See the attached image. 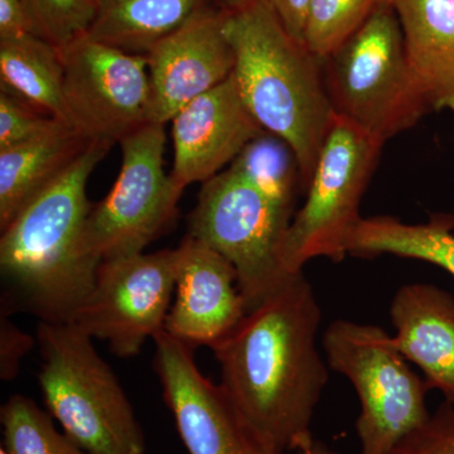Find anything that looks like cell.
Masks as SVG:
<instances>
[{
	"label": "cell",
	"instance_id": "6da1fadb",
	"mask_svg": "<svg viewBox=\"0 0 454 454\" xmlns=\"http://www.w3.org/2000/svg\"><path fill=\"white\" fill-rule=\"evenodd\" d=\"M321 321L315 292L301 273L212 348L221 384L280 454L315 442L313 417L330 378L317 348Z\"/></svg>",
	"mask_w": 454,
	"mask_h": 454
},
{
	"label": "cell",
	"instance_id": "7a4b0ae2",
	"mask_svg": "<svg viewBox=\"0 0 454 454\" xmlns=\"http://www.w3.org/2000/svg\"><path fill=\"white\" fill-rule=\"evenodd\" d=\"M113 145L92 139L70 168L2 230V274L42 322L70 324L94 286L100 262L82 247L92 206L88 182Z\"/></svg>",
	"mask_w": 454,
	"mask_h": 454
},
{
	"label": "cell",
	"instance_id": "3957f363",
	"mask_svg": "<svg viewBox=\"0 0 454 454\" xmlns=\"http://www.w3.org/2000/svg\"><path fill=\"white\" fill-rule=\"evenodd\" d=\"M223 29L245 106L262 130L291 146L306 192L334 118L321 59L286 31L262 0L225 11Z\"/></svg>",
	"mask_w": 454,
	"mask_h": 454
},
{
	"label": "cell",
	"instance_id": "277c9868",
	"mask_svg": "<svg viewBox=\"0 0 454 454\" xmlns=\"http://www.w3.org/2000/svg\"><path fill=\"white\" fill-rule=\"evenodd\" d=\"M44 405L89 454H145V437L127 394L91 337L73 324L38 325Z\"/></svg>",
	"mask_w": 454,
	"mask_h": 454
},
{
	"label": "cell",
	"instance_id": "5b68a950",
	"mask_svg": "<svg viewBox=\"0 0 454 454\" xmlns=\"http://www.w3.org/2000/svg\"><path fill=\"white\" fill-rule=\"evenodd\" d=\"M322 65L334 114L382 143L411 129L430 112L406 59L391 0Z\"/></svg>",
	"mask_w": 454,
	"mask_h": 454
},
{
	"label": "cell",
	"instance_id": "8992f818",
	"mask_svg": "<svg viewBox=\"0 0 454 454\" xmlns=\"http://www.w3.org/2000/svg\"><path fill=\"white\" fill-rule=\"evenodd\" d=\"M325 361L345 376L360 400V454H385L429 418V387L375 325L337 319L324 334Z\"/></svg>",
	"mask_w": 454,
	"mask_h": 454
},
{
	"label": "cell",
	"instance_id": "52a82bcc",
	"mask_svg": "<svg viewBox=\"0 0 454 454\" xmlns=\"http://www.w3.org/2000/svg\"><path fill=\"white\" fill-rule=\"evenodd\" d=\"M384 143L334 114L306 201L293 215L279 247L286 273L301 274L317 258L343 262L363 217L360 205Z\"/></svg>",
	"mask_w": 454,
	"mask_h": 454
},
{
	"label": "cell",
	"instance_id": "ba28073f",
	"mask_svg": "<svg viewBox=\"0 0 454 454\" xmlns=\"http://www.w3.org/2000/svg\"><path fill=\"white\" fill-rule=\"evenodd\" d=\"M293 215L231 168L203 182L191 214L190 235L234 267L247 312L294 277L284 271L279 259Z\"/></svg>",
	"mask_w": 454,
	"mask_h": 454
},
{
	"label": "cell",
	"instance_id": "9c48e42d",
	"mask_svg": "<svg viewBox=\"0 0 454 454\" xmlns=\"http://www.w3.org/2000/svg\"><path fill=\"white\" fill-rule=\"evenodd\" d=\"M164 125L148 122L125 137L121 168L103 201L90 208L82 247L88 258H124L145 249L177 217L184 190L164 170Z\"/></svg>",
	"mask_w": 454,
	"mask_h": 454
},
{
	"label": "cell",
	"instance_id": "30bf717a",
	"mask_svg": "<svg viewBox=\"0 0 454 454\" xmlns=\"http://www.w3.org/2000/svg\"><path fill=\"white\" fill-rule=\"evenodd\" d=\"M176 265V249L104 260L70 324L92 340H106L116 356H136L146 340L164 330Z\"/></svg>",
	"mask_w": 454,
	"mask_h": 454
},
{
	"label": "cell",
	"instance_id": "8fae6325",
	"mask_svg": "<svg viewBox=\"0 0 454 454\" xmlns=\"http://www.w3.org/2000/svg\"><path fill=\"white\" fill-rule=\"evenodd\" d=\"M66 107L74 128L91 139L121 143L149 122L146 56L116 49L88 35L59 49Z\"/></svg>",
	"mask_w": 454,
	"mask_h": 454
},
{
	"label": "cell",
	"instance_id": "7c38bea8",
	"mask_svg": "<svg viewBox=\"0 0 454 454\" xmlns=\"http://www.w3.org/2000/svg\"><path fill=\"white\" fill-rule=\"evenodd\" d=\"M154 369L164 402L190 454H280L245 417L223 384L206 378L193 348L162 331Z\"/></svg>",
	"mask_w": 454,
	"mask_h": 454
},
{
	"label": "cell",
	"instance_id": "4fadbf2b",
	"mask_svg": "<svg viewBox=\"0 0 454 454\" xmlns=\"http://www.w3.org/2000/svg\"><path fill=\"white\" fill-rule=\"evenodd\" d=\"M223 22L225 9H207L146 55L149 122L166 125L182 107L234 73L235 53Z\"/></svg>",
	"mask_w": 454,
	"mask_h": 454
},
{
	"label": "cell",
	"instance_id": "5bb4252c",
	"mask_svg": "<svg viewBox=\"0 0 454 454\" xmlns=\"http://www.w3.org/2000/svg\"><path fill=\"white\" fill-rule=\"evenodd\" d=\"M175 303L164 331L188 346L214 348L247 313L234 267L221 254L188 234L176 249Z\"/></svg>",
	"mask_w": 454,
	"mask_h": 454
},
{
	"label": "cell",
	"instance_id": "9a60e30c",
	"mask_svg": "<svg viewBox=\"0 0 454 454\" xmlns=\"http://www.w3.org/2000/svg\"><path fill=\"white\" fill-rule=\"evenodd\" d=\"M170 122L175 151L170 177L182 190L219 175L265 131L245 106L232 74L182 107Z\"/></svg>",
	"mask_w": 454,
	"mask_h": 454
},
{
	"label": "cell",
	"instance_id": "2e32d148",
	"mask_svg": "<svg viewBox=\"0 0 454 454\" xmlns=\"http://www.w3.org/2000/svg\"><path fill=\"white\" fill-rule=\"evenodd\" d=\"M396 348L415 364L430 390L454 405V297L434 284L400 286L390 304Z\"/></svg>",
	"mask_w": 454,
	"mask_h": 454
},
{
	"label": "cell",
	"instance_id": "e0dca14e",
	"mask_svg": "<svg viewBox=\"0 0 454 454\" xmlns=\"http://www.w3.org/2000/svg\"><path fill=\"white\" fill-rule=\"evenodd\" d=\"M391 3L411 74L430 112H454V0Z\"/></svg>",
	"mask_w": 454,
	"mask_h": 454
},
{
	"label": "cell",
	"instance_id": "ac0fdd59",
	"mask_svg": "<svg viewBox=\"0 0 454 454\" xmlns=\"http://www.w3.org/2000/svg\"><path fill=\"white\" fill-rule=\"evenodd\" d=\"M91 140L62 125L41 138L0 151V230L61 177Z\"/></svg>",
	"mask_w": 454,
	"mask_h": 454
},
{
	"label": "cell",
	"instance_id": "d6986e66",
	"mask_svg": "<svg viewBox=\"0 0 454 454\" xmlns=\"http://www.w3.org/2000/svg\"><path fill=\"white\" fill-rule=\"evenodd\" d=\"M210 8V0H103L86 35L125 52L146 56Z\"/></svg>",
	"mask_w": 454,
	"mask_h": 454
},
{
	"label": "cell",
	"instance_id": "ffe728a7",
	"mask_svg": "<svg viewBox=\"0 0 454 454\" xmlns=\"http://www.w3.org/2000/svg\"><path fill=\"white\" fill-rule=\"evenodd\" d=\"M348 250L357 258L394 255L420 260L454 277V215L432 214L422 223H406L393 216L363 217Z\"/></svg>",
	"mask_w": 454,
	"mask_h": 454
},
{
	"label": "cell",
	"instance_id": "44dd1931",
	"mask_svg": "<svg viewBox=\"0 0 454 454\" xmlns=\"http://www.w3.org/2000/svg\"><path fill=\"white\" fill-rule=\"evenodd\" d=\"M0 88L73 127L66 107L59 49L37 35L0 40Z\"/></svg>",
	"mask_w": 454,
	"mask_h": 454
},
{
	"label": "cell",
	"instance_id": "7402d4cb",
	"mask_svg": "<svg viewBox=\"0 0 454 454\" xmlns=\"http://www.w3.org/2000/svg\"><path fill=\"white\" fill-rule=\"evenodd\" d=\"M229 168L271 201L292 211L298 192H304L294 152L288 143L269 131H262L245 146Z\"/></svg>",
	"mask_w": 454,
	"mask_h": 454
},
{
	"label": "cell",
	"instance_id": "603a6c76",
	"mask_svg": "<svg viewBox=\"0 0 454 454\" xmlns=\"http://www.w3.org/2000/svg\"><path fill=\"white\" fill-rule=\"evenodd\" d=\"M0 423L8 454H89L56 429L52 415L20 394L2 406Z\"/></svg>",
	"mask_w": 454,
	"mask_h": 454
},
{
	"label": "cell",
	"instance_id": "cb8c5ba5",
	"mask_svg": "<svg viewBox=\"0 0 454 454\" xmlns=\"http://www.w3.org/2000/svg\"><path fill=\"white\" fill-rule=\"evenodd\" d=\"M384 2L387 0H312L304 44L321 61L327 59Z\"/></svg>",
	"mask_w": 454,
	"mask_h": 454
},
{
	"label": "cell",
	"instance_id": "d4e9b609",
	"mask_svg": "<svg viewBox=\"0 0 454 454\" xmlns=\"http://www.w3.org/2000/svg\"><path fill=\"white\" fill-rule=\"evenodd\" d=\"M103 0H23L33 31L61 49L88 33Z\"/></svg>",
	"mask_w": 454,
	"mask_h": 454
},
{
	"label": "cell",
	"instance_id": "484cf974",
	"mask_svg": "<svg viewBox=\"0 0 454 454\" xmlns=\"http://www.w3.org/2000/svg\"><path fill=\"white\" fill-rule=\"evenodd\" d=\"M62 125L67 124L0 88V151L41 138Z\"/></svg>",
	"mask_w": 454,
	"mask_h": 454
},
{
	"label": "cell",
	"instance_id": "4316f807",
	"mask_svg": "<svg viewBox=\"0 0 454 454\" xmlns=\"http://www.w3.org/2000/svg\"><path fill=\"white\" fill-rule=\"evenodd\" d=\"M385 454H454V405L444 400L422 426Z\"/></svg>",
	"mask_w": 454,
	"mask_h": 454
},
{
	"label": "cell",
	"instance_id": "83f0119b",
	"mask_svg": "<svg viewBox=\"0 0 454 454\" xmlns=\"http://www.w3.org/2000/svg\"><path fill=\"white\" fill-rule=\"evenodd\" d=\"M31 334L23 333L7 315L2 312L0 318V378L12 381L20 372V363L35 346Z\"/></svg>",
	"mask_w": 454,
	"mask_h": 454
},
{
	"label": "cell",
	"instance_id": "f1b7e54d",
	"mask_svg": "<svg viewBox=\"0 0 454 454\" xmlns=\"http://www.w3.org/2000/svg\"><path fill=\"white\" fill-rule=\"evenodd\" d=\"M276 14L286 31L304 44L307 18L312 0H262Z\"/></svg>",
	"mask_w": 454,
	"mask_h": 454
},
{
	"label": "cell",
	"instance_id": "f546056e",
	"mask_svg": "<svg viewBox=\"0 0 454 454\" xmlns=\"http://www.w3.org/2000/svg\"><path fill=\"white\" fill-rule=\"evenodd\" d=\"M35 35L23 0H0V40Z\"/></svg>",
	"mask_w": 454,
	"mask_h": 454
},
{
	"label": "cell",
	"instance_id": "4dcf8cb0",
	"mask_svg": "<svg viewBox=\"0 0 454 454\" xmlns=\"http://www.w3.org/2000/svg\"><path fill=\"white\" fill-rule=\"evenodd\" d=\"M297 454H337L330 447L321 443V442H313L309 446L304 447L303 450H297Z\"/></svg>",
	"mask_w": 454,
	"mask_h": 454
},
{
	"label": "cell",
	"instance_id": "1f68e13d",
	"mask_svg": "<svg viewBox=\"0 0 454 454\" xmlns=\"http://www.w3.org/2000/svg\"><path fill=\"white\" fill-rule=\"evenodd\" d=\"M217 2H219L221 8L225 9V11H235V9L247 4V0H217Z\"/></svg>",
	"mask_w": 454,
	"mask_h": 454
},
{
	"label": "cell",
	"instance_id": "d6a6232c",
	"mask_svg": "<svg viewBox=\"0 0 454 454\" xmlns=\"http://www.w3.org/2000/svg\"><path fill=\"white\" fill-rule=\"evenodd\" d=\"M0 454H8L7 450H4V448L0 447Z\"/></svg>",
	"mask_w": 454,
	"mask_h": 454
}]
</instances>
